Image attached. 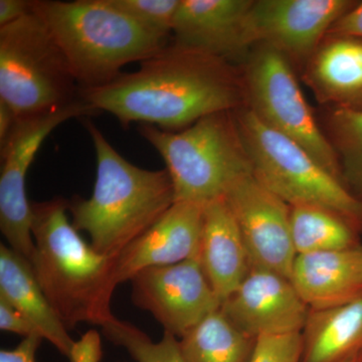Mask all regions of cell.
I'll list each match as a JSON object with an SVG mask.
<instances>
[{
	"mask_svg": "<svg viewBox=\"0 0 362 362\" xmlns=\"http://www.w3.org/2000/svg\"><path fill=\"white\" fill-rule=\"evenodd\" d=\"M80 98L99 112L131 123L180 131L204 117L247 106L242 68L173 40L163 49L101 87L80 88Z\"/></svg>",
	"mask_w": 362,
	"mask_h": 362,
	"instance_id": "obj_1",
	"label": "cell"
},
{
	"mask_svg": "<svg viewBox=\"0 0 362 362\" xmlns=\"http://www.w3.org/2000/svg\"><path fill=\"white\" fill-rule=\"evenodd\" d=\"M70 201L33 202L32 261L35 278L69 330L81 323L103 326L112 318L116 258L100 254L68 218Z\"/></svg>",
	"mask_w": 362,
	"mask_h": 362,
	"instance_id": "obj_2",
	"label": "cell"
},
{
	"mask_svg": "<svg viewBox=\"0 0 362 362\" xmlns=\"http://www.w3.org/2000/svg\"><path fill=\"white\" fill-rule=\"evenodd\" d=\"M97 159L89 199H70L71 223L88 233L90 246L117 258L154 225L175 202L168 170L138 168L124 158L92 121H85Z\"/></svg>",
	"mask_w": 362,
	"mask_h": 362,
	"instance_id": "obj_3",
	"label": "cell"
},
{
	"mask_svg": "<svg viewBox=\"0 0 362 362\" xmlns=\"http://www.w3.org/2000/svg\"><path fill=\"white\" fill-rule=\"evenodd\" d=\"M33 13L49 28L83 89L109 84L124 66L151 58L171 40L136 23L108 0H35Z\"/></svg>",
	"mask_w": 362,
	"mask_h": 362,
	"instance_id": "obj_4",
	"label": "cell"
},
{
	"mask_svg": "<svg viewBox=\"0 0 362 362\" xmlns=\"http://www.w3.org/2000/svg\"><path fill=\"white\" fill-rule=\"evenodd\" d=\"M140 135L165 162L175 202L206 204L252 173L235 111L218 112L180 131L140 125Z\"/></svg>",
	"mask_w": 362,
	"mask_h": 362,
	"instance_id": "obj_5",
	"label": "cell"
},
{
	"mask_svg": "<svg viewBox=\"0 0 362 362\" xmlns=\"http://www.w3.org/2000/svg\"><path fill=\"white\" fill-rule=\"evenodd\" d=\"M61 47L35 13L0 28V102L18 119L59 110L80 100Z\"/></svg>",
	"mask_w": 362,
	"mask_h": 362,
	"instance_id": "obj_6",
	"label": "cell"
},
{
	"mask_svg": "<svg viewBox=\"0 0 362 362\" xmlns=\"http://www.w3.org/2000/svg\"><path fill=\"white\" fill-rule=\"evenodd\" d=\"M252 175L289 206L307 204L344 216L362 233V204L298 143L268 127L247 106L235 111Z\"/></svg>",
	"mask_w": 362,
	"mask_h": 362,
	"instance_id": "obj_7",
	"label": "cell"
},
{
	"mask_svg": "<svg viewBox=\"0 0 362 362\" xmlns=\"http://www.w3.org/2000/svg\"><path fill=\"white\" fill-rule=\"evenodd\" d=\"M240 68L247 106L268 127L298 143L341 181L337 153L305 99L290 59L270 45L258 44Z\"/></svg>",
	"mask_w": 362,
	"mask_h": 362,
	"instance_id": "obj_8",
	"label": "cell"
},
{
	"mask_svg": "<svg viewBox=\"0 0 362 362\" xmlns=\"http://www.w3.org/2000/svg\"><path fill=\"white\" fill-rule=\"evenodd\" d=\"M99 114L84 100L59 110L18 119L13 132L0 146V230L7 246L32 264L35 254L33 209L25 192L26 175L45 138L61 124Z\"/></svg>",
	"mask_w": 362,
	"mask_h": 362,
	"instance_id": "obj_9",
	"label": "cell"
},
{
	"mask_svg": "<svg viewBox=\"0 0 362 362\" xmlns=\"http://www.w3.org/2000/svg\"><path fill=\"white\" fill-rule=\"evenodd\" d=\"M350 0H252L246 18L250 47L266 44L304 68L331 26L356 6Z\"/></svg>",
	"mask_w": 362,
	"mask_h": 362,
	"instance_id": "obj_10",
	"label": "cell"
},
{
	"mask_svg": "<svg viewBox=\"0 0 362 362\" xmlns=\"http://www.w3.org/2000/svg\"><path fill=\"white\" fill-rule=\"evenodd\" d=\"M130 282L133 304L178 339L221 308L197 259L145 269Z\"/></svg>",
	"mask_w": 362,
	"mask_h": 362,
	"instance_id": "obj_11",
	"label": "cell"
},
{
	"mask_svg": "<svg viewBox=\"0 0 362 362\" xmlns=\"http://www.w3.org/2000/svg\"><path fill=\"white\" fill-rule=\"evenodd\" d=\"M244 240L252 268L291 278L297 254L290 228V206L252 173L235 181L225 195Z\"/></svg>",
	"mask_w": 362,
	"mask_h": 362,
	"instance_id": "obj_12",
	"label": "cell"
},
{
	"mask_svg": "<svg viewBox=\"0 0 362 362\" xmlns=\"http://www.w3.org/2000/svg\"><path fill=\"white\" fill-rule=\"evenodd\" d=\"M220 310L247 337L301 333L309 307L290 279L254 269L221 305Z\"/></svg>",
	"mask_w": 362,
	"mask_h": 362,
	"instance_id": "obj_13",
	"label": "cell"
},
{
	"mask_svg": "<svg viewBox=\"0 0 362 362\" xmlns=\"http://www.w3.org/2000/svg\"><path fill=\"white\" fill-rule=\"evenodd\" d=\"M252 0H180L173 40L226 59L244 64L252 47L246 39V18Z\"/></svg>",
	"mask_w": 362,
	"mask_h": 362,
	"instance_id": "obj_14",
	"label": "cell"
},
{
	"mask_svg": "<svg viewBox=\"0 0 362 362\" xmlns=\"http://www.w3.org/2000/svg\"><path fill=\"white\" fill-rule=\"evenodd\" d=\"M204 204L175 202L153 226L116 258L117 284L153 267L197 259L204 225Z\"/></svg>",
	"mask_w": 362,
	"mask_h": 362,
	"instance_id": "obj_15",
	"label": "cell"
},
{
	"mask_svg": "<svg viewBox=\"0 0 362 362\" xmlns=\"http://www.w3.org/2000/svg\"><path fill=\"white\" fill-rule=\"evenodd\" d=\"M303 80L326 108L362 111V39L327 35L303 68Z\"/></svg>",
	"mask_w": 362,
	"mask_h": 362,
	"instance_id": "obj_16",
	"label": "cell"
},
{
	"mask_svg": "<svg viewBox=\"0 0 362 362\" xmlns=\"http://www.w3.org/2000/svg\"><path fill=\"white\" fill-rule=\"evenodd\" d=\"M197 259L221 303L252 270L244 240L225 197L204 204Z\"/></svg>",
	"mask_w": 362,
	"mask_h": 362,
	"instance_id": "obj_17",
	"label": "cell"
},
{
	"mask_svg": "<svg viewBox=\"0 0 362 362\" xmlns=\"http://www.w3.org/2000/svg\"><path fill=\"white\" fill-rule=\"evenodd\" d=\"M290 280L310 309L349 303L362 296V247L298 255Z\"/></svg>",
	"mask_w": 362,
	"mask_h": 362,
	"instance_id": "obj_18",
	"label": "cell"
},
{
	"mask_svg": "<svg viewBox=\"0 0 362 362\" xmlns=\"http://www.w3.org/2000/svg\"><path fill=\"white\" fill-rule=\"evenodd\" d=\"M0 298L20 311L59 354L69 356L75 341L42 292L32 264L4 244L0 245Z\"/></svg>",
	"mask_w": 362,
	"mask_h": 362,
	"instance_id": "obj_19",
	"label": "cell"
},
{
	"mask_svg": "<svg viewBox=\"0 0 362 362\" xmlns=\"http://www.w3.org/2000/svg\"><path fill=\"white\" fill-rule=\"evenodd\" d=\"M300 362H340L362 349V296L338 306L309 308Z\"/></svg>",
	"mask_w": 362,
	"mask_h": 362,
	"instance_id": "obj_20",
	"label": "cell"
},
{
	"mask_svg": "<svg viewBox=\"0 0 362 362\" xmlns=\"http://www.w3.org/2000/svg\"><path fill=\"white\" fill-rule=\"evenodd\" d=\"M290 206L293 246L298 255L361 247V232L344 216L307 204Z\"/></svg>",
	"mask_w": 362,
	"mask_h": 362,
	"instance_id": "obj_21",
	"label": "cell"
},
{
	"mask_svg": "<svg viewBox=\"0 0 362 362\" xmlns=\"http://www.w3.org/2000/svg\"><path fill=\"white\" fill-rule=\"evenodd\" d=\"M185 362H249L256 339L238 330L218 310L178 339Z\"/></svg>",
	"mask_w": 362,
	"mask_h": 362,
	"instance_id": "obj_22",
	"label": "cell"
},
{
	"mask_svg": "<svg viewBox=\"0 0 362 362\" xmlns=\"http://www.w3.org/2000/svg\"><path fill=\"white\" fill-rule=\"evenodd\" d=\"M321 124L337 153L343 185L362 204V111L326 108Z\"/></svg>",
	"mask_w": 362,
	"mask_h": 362,
	"instance_id": "obj_23",
	"label": "cell"
},
{
	"mask_svg": "<svg viewBox=\"0 0 362 362\" xmlns=\"http://www.w3.org/2000/svg\"><path fill=\"white\" fill-rule=\"evenodd\" d=\"M102 332L112 344L125 349L135 362H185L178 338L166 331L156 342L133 324L114 317L102 326Z\"/></svg>",
	"mask_w": 362,
	"mask_h": 362,
	"instance_id": "obj_24",
	"label": "cell"
},
{
	"mask_svg": "<svg viewBox=\"0 0 362 362\" xmlns=\"http://www.w3.org/2000/svg\"><path fill=\"white\" fill-rule=\"evenodd\" d=\"M147 30L170 37L180 0H108Z\"/></svg>",
	"mask_w": 362,
	"mask_h": 362,
	"instance_id": "obj_25",
	"label": "cell"
},
{
	"mask_svg": "<svg viewBox=\"0 0 362 362\" xmlns=\"http://www.w3.org/2000/svg\"><path fill=\"white\" fill-rule=\"evenodd\" d=\"M301 333L267 335L257 338L249 362H300Z\"/></svg>",
	"mask_w": 362,
	"mask_h": 362,
	"instance_id": "obj_26",
	"label": "cell"
},
{
	"mask_svg": "<svg viewBox=\"0 0 362 362\" xmlns=\"http://www.w3.org/2000/svg\"><path fill=\"white\" fill-rule=\"evenodd\" d=\"M102 356L101 335L96 329H90L74 342L68 358L70 362H101Z\"/></svg>",
	"mask_w": 362,
	"mask_h": 362,
	"instance_id": "obj_27",
	"label": "cell"
},
{
	"mask_svg": "<svg viewBox=\"0 0 362 362\" xmlns=\"http://www.w3.org/2000/svg\"><path fill=\"white\" fill-rule=\"evenodd\" d=\"M0 329L21 335L23 338L32 337V335H40L35 326L20 311L16 310L13 305L1 298H0Z\"/></svg>",
	"mask_w": 362,
	"mask_h": 362,
	"instance_id": "obj_28",
	"label": "cell"
},
{
	"mask_svg": "<svg viewBox=\"0 0 362 362\" xmlns=\"http://www.w3.org/2000/svg\"><path fill=\"white\" fill-rule=\"evenodd\" d=\"M42 341L40 335L23 338L13 349H1L0 362H37V354Z\"/></svg>",
	"mask_w": 362,
	"mask_h": 362,
	"instance_id": "obj_29",
	"label": "cell"
},
{
	"mask_svg": "<svg viewBox=\"0 0 362 362\" xmlns=\"http://www.w3.org/2000/svg\"><path fill=\"white\" fill-rule=\"evenodd\" d=\"M327 35H350L362 39V1H357L356 6L343 14L331 26Z\"/></svg>",
	"mask_w": 362,
	"mask_h": 362,
	"instance_id": "obj_30",
	"label": "cell"
},
{
	"mask_svg": "<svg viewBox=\"0 0 362 362\" xmlns=\"http://www.w3.org/2000/svg\"><path fill=\"white\" fill-rule=\"evenodd\" d=\"M35 0H0V28L11 25L33 11Z\"/></svg>",
	"mask_w": 362,
	"mask_h": 362,
	"instance_id": "obj_31",
	"label": "cell"
},
{
	"mask_svg": "<svg viewBox=\"0 0 362 362\" xmlns=\"http://www.w3.org/2000/svg\"><path fill=\"white\" fill-rule=\"evenodd\" d=\"M16 122L18 117L14 112L4 102H0V146L4 144L13 132Z\"/></svg>",
	"mask_w": 362,
	"mask_h": 362,
	"instance_id": "obj_32",
	"label": "cell"
},
{
	"mask_svg": "<svg viewBox=\"0 0 362 362\" xmlns=\"http://www.w3.org/2000/svg\"><path fill=\"white\" fill-rule=\"evenodd\" d=\"M340 362H362V349L357 350L351 356H347Z\"/></svg>",
	"mask_w": 362,
	"mask_h": 362,
	"instance_id": "obj_33",
	"label": "cell"
}]
</instances>
